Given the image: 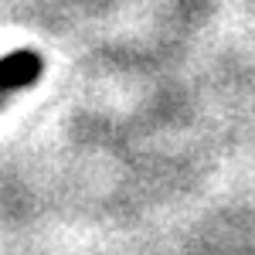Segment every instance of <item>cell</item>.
<instances>
[{"mask_svg": "<svg viewBox=\"0 0 255 255\" xmlns=\"http://www.w3.org/2000/svg\"><path fill=\"white\" fill-rule=\"evenodd\" d=\"M41 58L34 51H10L0 58V92L10 96L17 89H27L41 79Z\"/></svg>", "mask_w": 255, "mask_h": 255, "instance_id": "cell-1", "label": "cell"}, {"mask_svg": "<svg viewBox=\"0 0 255 255\" xmlns=\"http://www.w3.org/2000/svg\"><path fill=\"white\" fill-rule=\"evenodd\" d=\"M3 99H7V96H3V92H0V106H3Z\"/></svg>", "mask_w": 255, "mask_h": 255, "instance_id": "cell-2", "label": "cell"}]
</instances>
